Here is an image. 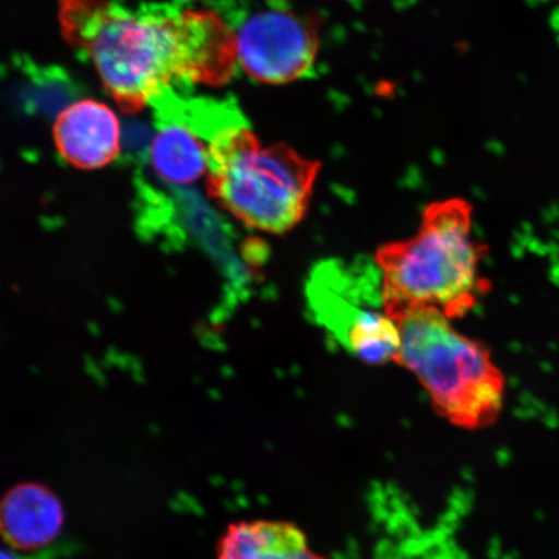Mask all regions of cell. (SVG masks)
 I'll list each match as a JSON object with an SVG mask.
<instances>
[{
	"label": "cell",
	"mask_w": 559,
	"mask_h": 559,
	"mask_svg": "<svg viewBox=\"0 0 559 559\" xmlns=\"http://www.w3.org/2000/svg\"><path fill=\"white\" fill-rule=\"evenodd\" d=\"M60 21L70 45L130 114L169 91L225 85L239 67L235 32L209 9L60 0Z\"/></svg>",
	"instance_id": "obj_1"
},
{
	"label": "cell",
	"mask_w": 559,
	"mask_h": 559,
	"mask_svg": "<svg viewBox=\"0 0 559 559\" xmlns=\"http://www.w3.org/2000/svg\"><path fill=\"white\" fill-rule=\"evenodd\" d=\"M486 251V245L475 239L469 202H432L415 236L376 251L384 312L391 319L428 307L451 320L464 318L488 290L479 275Z\"/></svg>",
	"instance_id": "obj_2"
},
{
	"label": "cell",
	"mask_w": 559,
	"mask_h": 559,
	"mask_svg": "<svg viewBox=\"0 0 559 559\" xmlns=\"http://www.w3.org/2000/svg\"><path fill=\"white\" fill-rule=\"evenodd\" d=\"M209 134V191L242 225L271 235L296 228L309 212L320 164L285 144L264 145L234 104Z\"/></svg>",
	"instance_id": "obj_3"
},
{
	"label": "cell",
	"mask_w": 559,
	"mask_h": 559,
	"mask_svg": "<svg viewBox=\"0 0 559 559\" xmlns=\"http://www.w3.org/2000/svg\"><path fill=\"white\" fill-rule=\"evenodd\" d=\"M401 335L395 362L411 370L440 416L460 428L492 425L506 400V377L480 342L466 337L436 309H412L391 318Z\"/></svg>",
	"instance_id": "obj_4"
},
{
	"label": "cell",
	"mask_w": 559,
	"mask_h": 559,
	"mask_svg": "<svg viewBox=\"0 0 559 559\" xmlns=\"http://www.w3.org/2000/svg\"><path fill=\"white\" fill-rule=\"evenodd\" d=\"M307 300L314 320L347 353L373 366L395 361L401 335L383 310L377 267L321 262L311 272Z\"/></svg>",
	"instance_id": "obj_5"
},
{
	"label": "cell",
	"mask_w": 559,
	"mask_h": 559,
	"mask_svg": "<svg viewBox=\"0 0 559 559\" xmlns=\"http://www.w3.org/2000/svg\"><path fill=\"white\" fill-rule=\"evenodd\" d=\"M239 66L251 79L282 85L302 79L317 59L319 38L311 21L285 11H261L235 32Z\"/></svg>",
	"instance_id": "obj_6"
},
{
	"label": "cell",
	"mask_w": 559,
	"mask_h": 559,
	"mask_svg": "<svg viewBox=\"0 0 559 559\" xmlns=\"http://www.w3.org/2000/svg\"><path fill=\"white\" fill-rule=\"evenodd\" d=\"M185 97L169 91L151 104L157 132L148 160L156 177L171 187L191 186L209 173L207 142L188 117Z\"/></svg>",
	"instance_id": "obj_7"
},
{
	"label": "cell",
	"mask_w": 559,
	"mask_h": 559,
	"mask_svg": "<svg viewBox=\"0 0 559 559\" xmlns=\"http://www.w3.org/2000/svg\"><path fill=\"white\" fill-rule=\"evenodd\" d=\"M60 155L80 169L107 166L121 152V126L114 110L96 100L69 105L55 122Z\"/></svg>",
	"instance_id": "obj_8"
},
{
	"label": "cell",
	"mask_w": 559,
	"mask_h": 559,
	"mask_svg": "<svg viewBox=\"0 0 559 559\" xmlns=\"http://www.w3.org/2000/svg\"><path fill=\"white\" fill-rule=\"evenodd\" d=\"M64 526V509L47 487L25 484L0 498V539L5 547L35 557L51 548Z\"/></svg>",
	"instance_id": "obj_9"
},
{
	"label": "cell",
	"mask_w": 559,
	"mask_h": 559,
	"mask_svg": "<svg viewBox=\"0 0 559 559\" xmlns=\"http://www.w3.org/2000/svg\"><path fill=\"white\" fill-rule=\"evenodd\" d=\"M216 559H324L314 554L295 524L251 521L230 524Z\"/></svg>",
	"instance_id": "obj_10"
},
{
	"label": "cell",
	"mask_w": 559,
	"mask_h": 559,
	"mask_svg": "<svg viewBox=\"0 0 559 559\" xmlns=\"http://www.w3.org/2000/svg\"><path fill=\"white\" fill-rule=\"evenodd\" d=\"M0 559H35V557L19 554L9 547H0Z\"/></svg>",
	"instance_id": "obj_11"
},
{
	"label": "cell",
	"mask_w": 559,
	"mask_h": 559,
	"mask_svg": "<svg viewBox=\"0 0 559 559\" xmlns=\"http://www.w3.org/2000/svg\"><path fill=\"white\" fill-rule=\"evenodd\" d=\"M219 0H177V4L178 5H186V4H206V5H214L216 3H218Z\"/></svg>",
	"instance_id": "obj_12"
}]
</instances>
